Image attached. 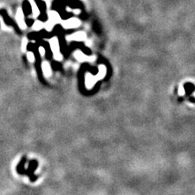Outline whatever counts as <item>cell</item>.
<instances>
[{
  "instance_id": "cell-16",
  "label": "cell",
  "mask_w": 195,
  "mask_h": 195,
  "mask_svg": "<svg viewBox=\"0 0 195 195\" xmlns=\"http://www.w3.org/2000/svg\"><path fill=\"white\" fill-rule=\"evenodd\" d=\"M26 47H27V40H26V38H24L23 42H22V50L24 51H25Z\"/></svg>"
},
{
  "instance_id": "cell-2",
  "label": "cell",
  "mask_w": 195,
  "mask_h": 195,
  "mask_svg": "<svg viewBox=\"0 0 195 195\" xmlns=\"http://www.w3.org/2000/svg\"><path fill=\"white\" fill-rule=\"evenodd\" d=\"M80 25H81V21L77 18H70L67 21H63L62 23V25L64 29H74L79 27Z\"/></svg>"
},
{
  "instance_id": "cell-5",
  "label": "cell",
  "mask_w": 195,
  "mask_h": 195,
  "mask_svg": "<svg viewBox=\"0 0 195 195\" xmlns=\"http://www.w3.org/2000/svg\"><path fill=\"white\" fill-rule=\"evenodd\" d=\"M49 20L48 21L51 22V24H53L54 25H55L56 24H58L60 22V16L59 15V13H57L56 12H54V11H51V12H49Z\"/></svg>"
},
{
  "instance_id": "cell-9",
  "label": "cell",
  "mask_w": 195,
  "mask_h": 195,
  "mask_svg": "<svg viewBox=\"0 0 195 195\" xmlns=\"http://www.w3.org/2000/svg\"><path fill=\"white\" fill-rule=\"evenodd\" d=\"M42 69L45 77H49L51 75V68L48 62H43V63H42Z\"/></svg>"
},
{
  "instance_id": "cell-11",
  "label": "cell",
  "mask_w": 195,
  "mask_h": 195,
  "mask_svg": "<svg viewBox=\"0 0 195 195\" xmlns=\"http://www.w3.org/2000/svg\"><path fill=\"white\" fill-rule=\"evenodd\" d=\"M43 24H42V21H35L34 24L32 25V29H34V30L36 31H38L40 30V29H42V28H43Z\"/></svg>"
},
{
  "instance_id": "cell-3",
  "label": "cell",
  "mask_w": 195,
  "mask_h": 195,
  "mask_svg": "<svg viewBox=\"0 0 195 195\" xmlns=\"http://www.w3.org/2000/svg\"><path fill=\"white\" fill-rule=\"evenodd\" d=\"M86 35L84 32H76L67 36V39L68 41H84L86 39Z\"/></svg>"
},
{
  "instance_id": "cell-4",
  "label": "cell",
  "mask_w": 195,
  "mask_h": 195,
  "mask_svg": "<svg viewBox=\"0 0 195 195\" xmlns=\"http://www.w3.org/2000/svg\"><path fill=\"white\" fill-rule=\"evenodd\" d=\"M75 58L77 59V60L80 61V62H84V61H94V57H89V56L86 55L85 54L82 52V51L77 50V51H75L74 53Z\"/></svg>"
},
{
  "instance_id": "cell-13",
  "label": "cell",
  "mask_w": 195,
  "mask_h": 195,
  "mask_svg": "<svg viewBox=\"0 0 195 195\" xmlns=\"http://www.w3.org/2000/svg\"><path fill=\"white\" fill-rule=\"evenodd\" d=\"M54 26L55 25H54L53 24H51L49 21H47V22L46 23V25H45V27H46V29H47V30L48 31H51V29H53Z\"/></svg>"
},
{
  "instance_id": "cell-14",
  "label": "cell",
  "mask_w": 195,
  "mask_h": 195,
  "mask_svg": "<svg viewBox=\"0 0 195 195\" xmlns=\"http://www.w3.org/2000/svg\"><path fill=\"white\" fill-rule=\"evenodd\" d=\"M178 91H179L178 93L180 95H184V94H185V89H184L183 86H181L179 87Z\"/></svg>"
},
{
  "instance_id": "cell-8",
  "label": "cell",
  "mask_w": 195,
  "mask_h": 195,
  "mask_svg": "<svg viewBox=\"0 0 195 195\" xmlns=\"http://www.w3.org/2000/svg\"><path fill=\"white\" fill-rule=\"evenodd\" d=\"M98 69H99V72H98V73L96 76H94L97 81L102 79V78H104V77L106 76V74H107V67H106V66H105V65L100 64L99 67H98Z\"/></svg>"
},
{
  "instance_id": "cell-15",
  "label": "cell",
  "mask_w": 195,
  "mask_h": 195,
  "mask_svg": "<svg viewBox=\"0 0 195 195\" xmlns=\"http://www.w3.org/2000/svg\"><path fill=\"white\" fill-rule=\"evenodd\" d=\"M38 51H39V53L40 55L42 56H43L45 55V53H46V51H45V48L43 47H40L39 48H38Z\"/></svg>"
},
{
  "instance_id": "cell-12",
  "label": "cell",
  "mask_w": 195,
  "mask_h": 195,
  "mask_svg": "<svg viewBox=\"0 0 195 195\" xmlns=\"http://www.w3.org/2000/svg\"><path fill=\"white\" fill-rule=\"evenodd\" d=\"M27 57H28L29 60L30 61V62H34L35 56H34V54L32 53V52L29 51L28 53H27Z\"/></svg>"
},
{
  "instance_id": "cell-10",
  "label": "cell",
  "mask_w": 195,
  "mask_h": 195,
  "mask_svg": "<svg viewBox=\"0 0 195 195\" xmlns=\"http://www.w3.org/2000/svg\"><path fill=\"white\" fill-rule=\"evenodd\" d=\"M31 5V9H32V13L33 17H37L40 15V10L36 4V2H34V0H29Z\"/></svg>"
},
{
  "instance_id": "cell-6",
  "label": "cell",
  "mask_w": 195,
  "mask_h": 195,
  "mask_svg": "<svg viewBox=\"0 0 195 195\" xmlns=\"http://www.w3.org/2000/svg\"><path fill=\"white\" fill-rule=\"evenodd\" d=\"M96 81H97V80L94 75H91L90 73H87L86 75V86L88 89L93 88Z\"/></svg>"
},
{
  "instance_id": "cell-1",
  "label": "cell",
  "mask_w": 195,
  "mask_h": 195,
  "mask_svg": "<svg viewBox=\"0 0 195 195\" xmlns=\"http://www.w3.org/2000/svg\"><path fill=\"white\" fill-rule=\"evenodd\" d=\"M50 46L52 52L54 54V58L56 60H61L62 59V55L60 54V49H59V40L56 37H52L50 40Z\"/></svg>"
},
{
  "instance_id": "cell-7",
  "label": "cell",
  "mask_w": 195,
  "mask_h": 195,
  "mask_svg": "<svg viewBox=\"0 0 195 195\" xmlns=\"http://www.w3.org/2000/svg\"><path fill=\"white\" fill-rule=\"evenodd\" d=\"M16 20L18 22L19 25L21 29H25L26 27L25 21V18H24V13L22 12V10L19 9L17 11V14H16Z\"/></svg>"
}]
</instances>
